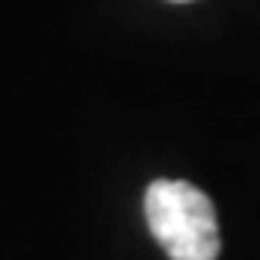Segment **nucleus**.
<instances>
[{"label":"nucleus","instance_id":"nucleus-2","mask_svg":"<svg viewBox=\"0 0 260 260\" xmlns=\"http://www.w3.org/2000/svg\"><path fill=\"white\" fill-rule=\"evenodd\" d=\"M169 4H189V0H169Z\"/></svg>","mask_w":260,"mask_h":260},{"label":"nucleus","instance_id":"nucleus-1","mask_svg":"<svg viewBox=\"0 0 260 260\" xmlns=\"http://www.w3.org/2000/svg\"><path fill=\"white\" fill-rule=\"evenodd\" d=\"M145 223L169 260H216L220 226L210 196L183 179H155L145 189Z\"/></svg>","mask_w":260,"mask_h":260}]
</instances>
